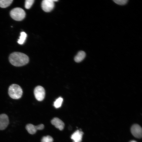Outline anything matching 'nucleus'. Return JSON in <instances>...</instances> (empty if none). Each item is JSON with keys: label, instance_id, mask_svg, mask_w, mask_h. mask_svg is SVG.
Returning a JSON list of instances; mask_svg holds the SVG:
<instances>
[{"label": "nucleus", "instance_id": "nucleus-1", "mask_svg": "<svg viewBox=\"0 0 142 142\" xmlns=\"http://www.w3.org/2000/svg\"><path fill=\"white\" fill-rule=\"evenodd\" d=\"M9 60L13 65L20 67L27 64L29 61V58L27 55L23 53L15 52L10 55Z\"/></svg>", "mask_w": 142, "mask_h": 142}, {"label": "nucleus", "instance_id": "nucleus-2", "mask_svg": "<svg viewBox=\"0 0 142 142\" xmlns=\"http://www.w3.org/2000/svg\"><path fill=\"white\" fill-rule=\"evenodd\" d=\"M8 93L9 96L14 99H18L22 97L23 91L21 87L16 84L11 85L8 89Z\"/></svg>", "mask_w": 142, "mask_h": 142}, {"label": "nucleus", "instance_id": "nucleus-3", "mask_svg": "<svg viewBox=\"0 0 142 142\" xmlns=\"http://www.w3.org/2000/svg\"><path fill=\"white\" fill-rule=\"evenodd\" d=\"M11 18L15 20L21 21L26 16V13L21 8L17 7L13 8L10 12Z\"/></svg>", "mask_w": 142, "mask_h": 142}, {"label": "nucleus", "instance_id": "nucleus-4", "mask_svg": "<svg viewBox=\"0 0 142 142\" xmlns=\"http://www.w3.org/2000/svg\"><path fill=\"white\" fill-rule=\"evenodd\" d=\"M34 94L36 99L38 101H42L44 98L45 92L44 88L41 86L36 87L34 90Z\"/></svg>", "mask_w": 142, "mask_h": 142}, {"label": "nucleus", "instance_id": "nucleus-5", "mask_svg": "<svg viewBox=\"0 0 142 142\" xmlns=\"http://www.w3.org/2000/svg\"><path fill=\"white\" fill-rule=\"evenodd\" d=\"M54 3L52 0H44L42 3V9L45 12H48L51 11L54 7Z\"/></svg>", "mask_w": 142, "mask_h": 142}, {"label": "nucleus", "instance_id": "nucleus-6", "mask_svg": "<svg viewBox=\"0 0 142 142\" xmlns=\"http://www.w3.org/2000/svg\"><path fill=\"white\" fill-rule=\"evenodd\" d=\"M44 127V126L42 124L35 126L32 124H29L26 125V128L29 134H33L35 133L37 130H42L43 129Z\"/></svg>", "mask_w": 142, "mask_h": 142}, {"label": "nucleus", "instance_id": "nucleus-7", "mask_svg": "<svg viewBox=\"0 0 142 142\" xmlns=\"http://www.w3.org/2000/svg\"><path fill=\"white\" fill-rule=\"evenodd\" d=\"M131 133L135 137L139 138L141 137L142 128L139 125L137 124L133 125L131 127Z\"/></svg>", "mask_w": 142, "mask_h": 142}, {"label": "nucleus", "instance_id": "nucleus-8", "mask_svg": "<svg viewBox=\"0 0 142 142\" xmlns=\"http://www.w3.org/2000/svg\"><path fill=\"white\" fill-rule=\"evenodd\" d=\"M9 123L8 117L6 114H3L0 115V130L5 129Z\"/></svg>", "mask_w": 142, "mask_h": 142}, {"label": "nucleus", "instance_id": "nucleus-9", "mask_svg": "<svg viewBox=\"0 0 142 142\" xmlns=\"http://www.w3.org/2000/svg\"><path fill=\"white\" fill-rule=\"evenodd\" d=\"M83 134V132L77 130L71 135V138L73 142H81Z\"/></svg>", "mask_w": 142, "mask_h": 142}, {"label": "nucleus", "instance_id": "nucleus-10", "mask_svg": "<svg viewBox=\"0 0 142 142\" xmlns=\"http://www.w3.org/2000/svg\"><path fill=\"white\" fill-rule=\"evenodd\" d=\"M52 124L60 130H62L64 128V124L60 119L58 118L55 117L51 121Z\"/></svg>", "mask_w": 142, "mask_h": 142}, {"label": "nucleus", "instance_id": "nucleus-11", "mask_svg": "<svg viewBox=\"0 0 142 142\" xmlns=\"http://www.w3.org/2000/svg\"><path fill=\"white\" fill-rule=\"evenodd\" d=\"M86 54L85 52L83 51H80L75 57L74 60L77 62H80L83 60Z\"/></svg>", "mask_w": 142, "mask_h": 142}, {"label": "nucleus", "instance_id": "nucleus-12", "mask_svg": "<svg viewBox=\"0 0 142 142\" xmlns=\"http://www.w3.org/2000/svg\"><path fill=\"white\" fill-rule=\"evenodd\" d=\"M13 1V0H0V7L6 8L10 5Z\"/></svg>", "mask_w": 142, "mask_h": 142}, {"label": "nucleus", "instance_id": "nucleus-13", "mask_svg": "<svg viewBox=\"0 0 142 142\" xmlns=\"http://www.w3.org/2000/svg\"><path fill=\"white\" fill-rule=\"evenodd\" d=\"M27 36V34L24 32H22L20 33V36L17 42L20 44H22L24 43Z\"/></svg>", "mask_w": 142, "mask_h": 142}, {"label": "nucleus", "instance_id": "nucleus-14", "mask_svg": "<svg viewBox=\"0 0 142 142\" xmlns=\"http://www.w3.org/2000/svg\"><path fill=\"white\" fill-rule=\"evenodd\" d=\"M63 101V98L60 97L57 99L54 102V107L56 108H59L61 106Z\"/></svg>", "mask_w": 142, "mask_h": 142}, {"label": "nucleus", "instance_id": "nucleus-15", "mask_svg": "<svg viewBox=\"0 0 142 142\" xmlns=\"http://www.w3.org/2000/svg\"><path fill=\"white\" fill-rule=\"evenodd\" d=\"M53 139L51 136L47 135L43 136L42 138L41 142H53Z\"/></svg>", "mask_w": 142, "mask_h": 142}, {"label": "nucleus", "instance_id": "nucleus-16", "mask_svg": "<svg viewBox=\"0 0 142 142\" xmlns=\"http://www.w3.org/2000/svg\"><path fill=\"white\" fill-rule=\"evenodd\" d=\"M34 2V0H26L25 2V7L27 9H29Z\"/></svg>", "mask_w": 142, "mask_h": 142}, {"label": "nucleus", "instance_id": "nucleus-17", "mask_svg": "<svg viewBox=\"0 0 142 142\" xmlns=\"http://www.w3.org/2000/svg\"><path fill=\"white\" fill-rule=\"evenodd\" d=\"M113 1L116 4L120 5H124L126 4L128 1V0H114Z\"/></svg>", "mask_w": 142, "mask_h": 142}, {"label": "nucleus", "instance_id": "nucleus-18", "mask_svg": "<svg viewBox=\"0 0 142 142\" xmlns=\"http://www.w3.org/2000/svg\"><path fill=\"white\" fill-rule=\"evenodd\" d=\"M130 142H137L133 140V141H131Z\"/></svg>", "mask_w": 142, "mask_h": 142}]
</instances>
